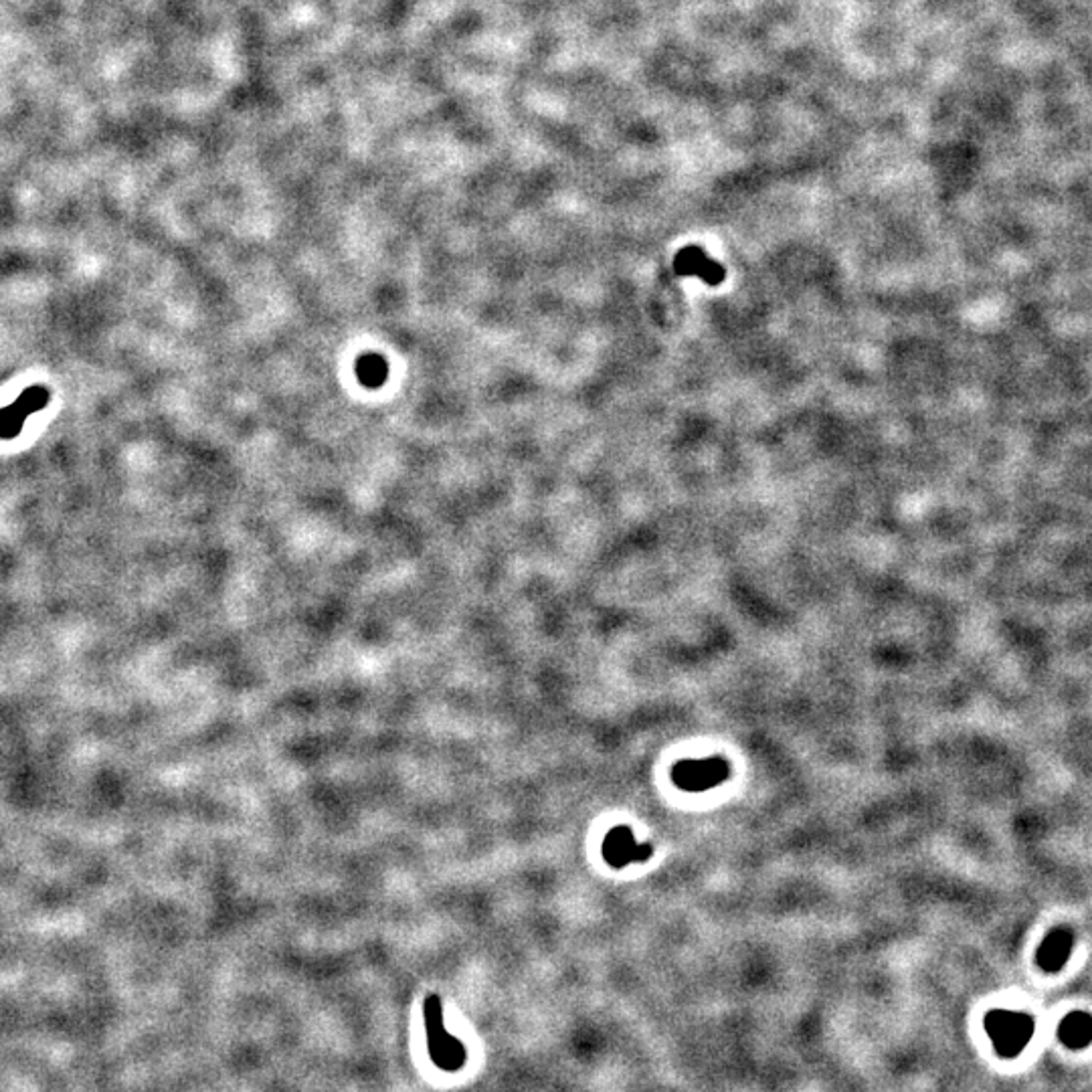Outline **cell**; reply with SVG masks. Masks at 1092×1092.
Wrapping results in <instances>:
<instances>
[{"label": "cell", "instance_id": "cell-1", "mask_svg": "<svg viewBox=\"0 0 1092 1092\" xmlns=\"http://www.w3.org/2000/svg\"><path fill=\"white\" fill-rule=\"evenodd\" d=\"M427 1050L435 1066L444 1073H458L468 1060V1052L461 1042L445 1030L444 1003L439 995H430L423 1003Z\"/></svg>", "mask_w": 1092, "mask_h": 1092}, {"label": "cell", "instance_id": "cell-7", "mask_svg": "<svg viewBox=\"0 0 1092 1092\" xmlns=\"http://www.w3.org/2000/svg\"><path fill=\"white\" fill-rule=\"evenodd\" d=\"M678 269H682V274L702 277V280L709 283H718L723 280V269H720L716 263H712L709 257L696 247L684 249V252L678 255Z\"/></svg>", "mask_w": 1092, "mask_h": 1092}, {"label": "cell", "instance_id": "cell-4", "mask_svg": "<svg viewBox=\"0 0 1092 1092\" xmlns=\"http://www.w3.org/2000/svg\"><path fill=\"white\" fill-rule=\"evenodd\" d=\"M652 856L654 848L649 844H639L627 825L613 827L603 840V860L611 868L621 870L630 866V864L647 862Z\"/></svg>", "mask_w": 1092, "mask_h": 1092}, {"label": "cell", "instance_id": "cell-5", "mask_svg": "<svg viewBox=\"0 0 1092 1092\" xmlns=\"http://www.w3.org/2000/svg\"><path fill=\"white\" fill-rule=\"evenodd\" d=\"M1074 949V933L1066 926H1058L1046 934L1036 953V963L1046 973H1058L1066 965Z\"/></svg>", "mask_w": 1092, "mask_h": 1092}, {"label": "cell", "instance_id": "cell-2", "mask_svg": "<svg viewBox=\"0 0 1092 1092\" xmlns=\"http://www.w3.org/2000/svg\"><path fill=\"white\" fill-rule=\"evenodd\" d=\"M985 1032L1002 1058H1016L1026 1050L1036 1032L1032 1016L1011 1010H994L985 1016Z\"/></svg>", "mask_w": 1092, "mask_h": 1092}, {"label": "cell", "instance_id": "cell-6", "mask_svg": "<svg viewBox=\"0 0 1092 1092\" xmlns=\"http://www.w3.org/2000/svg\"><path fill=\"white\" fill-rule=\"evenodd\" d=\"M1058 1038L1070 1050H1082L1092 1042V1016L1084 1011H1073L1058 1026Z\"/></svg>", "mask_w": 1092, "mask_h": 1092}, {"label": "cell", "instance_id": "cell-3", "mask_svg": "<svg viewBox=\"0 0 1092 1092\" xmlns=\"http://www.w3.org/2000/svg\"><path fill=\"white\" fill-rule=\"evenodd\" d=\"M731 775V765L723 756H704V759L680 761L672 769V781L676 787L688 794H702L724 783Z\"/></svg>", "mask_w": 1092, "mask_h": 1092}]
</instances>
